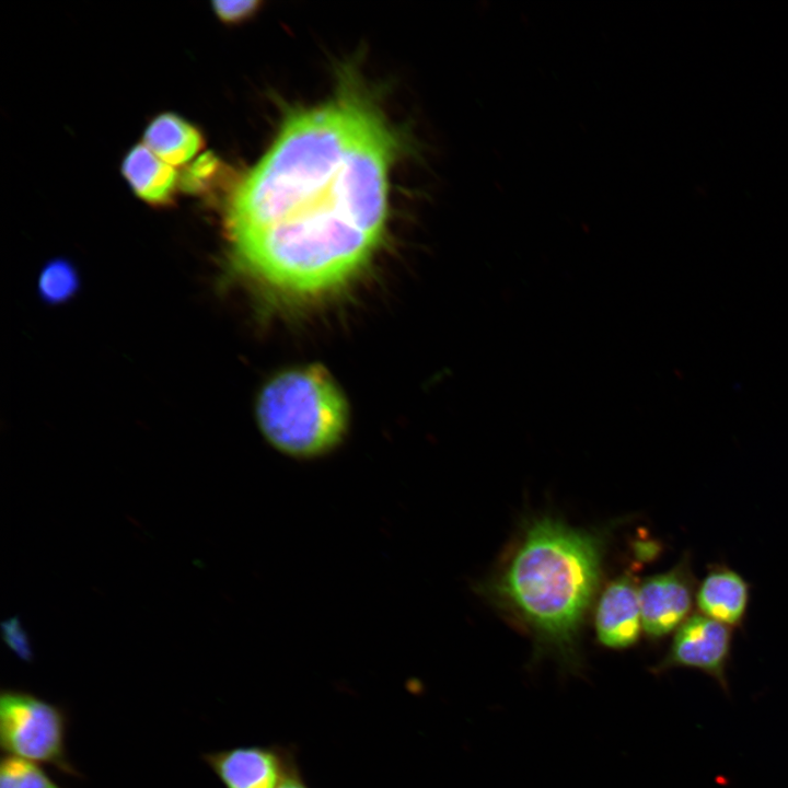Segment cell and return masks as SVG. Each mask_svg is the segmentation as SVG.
<instances>
[{
  "label": "cell",
  "mask_w": 788,
  "mask_h": 788,
  "mask_svg": "<svg viewBox=\"0 0 788 788\" xmlns=\"http://www.w3.org/2000/svg\"><path fill=\"white\" fill-rule=\"evenodd\" d=\"M605 536L552 517L531 519L479 587L533 638L536 656L551 654L567 671L582 667L580 633L600 584Z\"/></svg>",
  "instance_id": "6da1fadb"
},
{
  "label": "cell",
  "mask_w": 788,
  "mask_h": 788,
  "mask_svg": "<svg viewBox=\"0 0 788 788\" xmlns=\"http://www.w3.org/2000/svg\"><path fill=\"white\" fill-rule=\"evenodd\" d=\"M380 118L350 97L290 117L234 189L225 215L228 239L322 204L334 192L358 142Z\"/></svg>",
  "instance_id": "7a4b0ae2"
},
{
  "label": "cell",
  "mask_w": 788,
  "mask_h": 788,
  "mask_svg": "<svg viewBox=\"0 0 788 788\" xmlns=\"http://www.w3.org/2000/svg\"><path fill=\"white\" fill-rule=\"evenodd\" d=\"M256 420L264 437L279 451L315 457L344 438L348 407L340 389L318 366L286 370L271 378L256 399Z\"/></svg>",
  "instance_id": "3957f363"
},
{
  "label": "cell",
  "mask_w": 788,
  "mask_h": 788,
  "mask_svg": "<svg viewBox=\"0 0 788 788\" xmlns=\"http://www.w3.org/2000/svg\"><path fill=\"white\" fill-rule=\"evenodd\" d=\"M66 731L59 706L26 691H1L0 743L7 754L79 776L67 755Z\"/></svg>",
  "instance_id": "277c9868"
},
{
  "label": "cell",
  "mask_w": 788,
  "mask_h": 788,
  "mask_svg": "<svg viewBox=\"0 0 788 788\" xmlns=\"http://www.w3.org/2000/svg\"><path fill=\"white\" fill-rule=\"evenodd\" d=\"M697 584L688 554L670 570L638 584L642 630L650 639L668 636L691 616Z\"/></svg>",
  "instance_id": "5b68a950"
},
{
  "label": "cell",
  "mask_w": 788,
  "mask_h": 788,
  "mask_svg": "<svg viewBox=\"0 0 788 788\" xmlns=\"http://www.w3.org/2000/svg\"><path fill=\"white\" fill-rule=\"evenodd\" d=\"M732 628L702 614L691 615L676 630L662 660L653 672L690 668L714 677L729 691L726 669L731 653Z\"/></svg>",
  "instance_id": "8992f818"
},
{
  "label": "cell",
  "mask_w": 788,
  "mask_h": 788,
  "mask_svg": "<svg viewBox=\"0 0 788 788\" xmlns=\"http://www.w3.org/2000/svg\"><path fill=\"white\" fill-rule=\"evenodd\" d=\"M224 788H278L297 767L296 752L280 745L235 746L202 755Z\"/></svg>",
  "instance_id": "52a82bcc"
},
{
  "label": "cell",
  "mask_w": 788,
  "mask_h": 788,
  "mask_svg": "<svg viewBox=\"0 0 788 788\" xmlns=\"http://www.w3.org/2000/svg\"><path fill=\"white\" fill-rule=\"evenodd\" d=\"M594 628L601 645L611 649L634 646L642 630L638 586L631 575L611 581L600 595Z\"/></svg>",
  "instance_id": "ba28073f"
},
{
  "label": "cell",
  "mask_w": 788,
  "mask_h": 788,
  "mask_svg": "<svg viewBox=\"0 0 788 788\" xmlns=\"http://www.w3.org/2000/svg\"><path fill=\"white\" fill-rule=\"evenodd\" d=\"M749 599V582L727 565L716 564L698 582L695 604L699 614L735 628L745 621Z\"/></svg>",
  "instance_id": "9c48e42d"
},
{
  "label": "cell",
  "mask_w": 788,
  "mask_h": 788,
  "mask_svg": "<svg viewBox=\"0 0 788 788\" xmlns=\"http://www.w3.org/2000/svg\"><path fill=\"white\" fill-rule=\"evenodd\" d=\"M121 173L134 194L152 207L173 205L179 192V172L143 142L135 144L126 153Z\"/></svg>",
  "instance_id": "30bf717a"
},
{
  "label": "cell",
  "mask_w": 788,
  "mask_h": 788,
  "mask_svg": "<svg viewBox=\"0 0 788 788\" xmlns=\"http://www.w3.org/2000/svg\"><path fill=\"white\" fill-rule=\"evenodd\" d=\"M143 143L170 165L185 166L205 146L200 129L179 116L165 112L154 116L143 132Z\"/></svg>",
  "instance_id": "8fae6325"
},
{
  "label": "cell",
  "mask_w": 788,
  "mask_h": 788,
  "mask_svg": "<svg viewBox=\"0 0 788 788\" xmlns=\"http://www.w3.org/2000/svg\"><path fill=\"white\" fill-rule=\"evenodd\" d=\"M37 287L39 296L47 303H63L78 291L79 275L69 260L55 258L42 269Z\"/></svg>",
  "instance_id": "7c38bea8"
},
{
  "label": "cell",
  "mask_w": 788,
  "mask_h": 788,
  "mask_svg": "<svg viewBox=\"0 0 788 788\" xmlns=\"http://www.w3.org/2000/svg\"><path fill=\"white\" fill-rule=\"evenodd\" d=\"M0 788H62L32 761L5 754L0 764Z\"/></svg>",
  "instance_id": "4fadbf2b"
},
{
  "label": "cell",
  "mask_w": 788,
  "mask_h": 788,
  "mask_svg": "<svg viewBox=\"0 0 788 788\" xmlns=\"http://www.w3.org/2000/svg\"><path fill=\"white\" fill-rule=\"evenodd\" d=\"M220 160L211 151L196 157L179 172V190L199 195L210 187L220 170Z\"/></svg>",
  "instance_id": "5bb4252c"
},
{
  "label": "cell",
  "mask_w": 788,
  "mask_h": 788,
  "mask_svg": "<svg viewBox=\"0 0 788 788\" xmlns=\"http://www.w3.org/2000/svg\"><path fill=\"white\" fill-rule=\"evenodd\" d=\"M257 4V1L252 0L213 1L212 8L221 21L225 23H237L251 16L256 10Z\"/></svg>",
  "instance_id": "9a60e30c"
},
{
  "label": "cell",
  "mask_w": 788,
  "mask_h": 788,
  "mask_svg": "<svg viewBox=\"0 0 788 788\" xmlns=\"http://www.w3.org/2000/svg\"><path fill=\"white\" fill-rule=\"evenodd\" d=\"M3 640L20 658L30 660L32 651L25 630L16 617L2 623Z\"/></svg>",
  "instance_id": "2e32d148"
},
{
  "label": "cell",
  "mask_w": 788,
  "mask_h": 788,
  "mask_svg": "<svg viewBox=\"0 0 788 788\" xmlns=\"http://www.w3.org/2000/svg\"><path fill=\"white\" fill-rule=\"evenodd\" d=\"M278 788H311L304 780L299 765L294 767Z\"/></svg>",
  "instance_id": "e0dca14e"
}]
</instances>
